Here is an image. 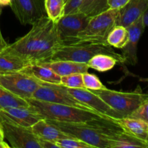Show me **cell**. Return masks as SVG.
<instances>
[{
	"mask_svg": "<svg viewBox=\"0 0 148 148\" xmlns=\"http://www.w3.org/2000/svg\"><path fill=\"white\" fill-rule=\"evenodd\" d=\"M43 83L23 71L0 75V86L25 100L31 98Z\"/></svg>",
	"mask_w": 148,
	"mask_h": 148,
	"instance_id": "cell-7",
	"label": "cell"
},
{
	"mask_svg": "<svg viewBox=\"0 0 148 148\" xmlns=\"http://www.w3.org/2000/svg\"><path fill=\"white\" fill-rule=\"evenodd\" d=\"M0 141L4 142V135H3V132H2V130H1V126H0Z\"/></svg>",
	"mask_w": 148,
	"mask_h": 148,
	"instance_id": "cell-37",
	"label": "cell"
},
{
	"mask_svg": "<svg viewBox=\"0 0 148 148\" xmlns=\"http://www.w3.org/2000/svg\"><path fill=\"white\" fill-rule=\"evenodd\" d=\"M90 91L103 100L122 117L130 116L148 98V94L143 93L140 86H137L132 92H121L107 88Z\"/></svg>",
	"mask_w": 148,
	"mask_h": 148,
	"instance_id": "cell-5",
	"label": "cell"
},
{
	"mask_svg": "<svg viewBox=\"0 0 148 148\" xmlns=\"http://www.w3.org/2000/svg\"><path fill=\"white\" fill-rule=\"evenodd\" d=\"M10 147V145L7 144L5 142H1L0 141V148H9Z\"/></svg>",
	"mask_w": 148,
	"mask_h": 148,
	"instance_id": "cell-36",
	"label": "cell"
},
{
	"mask_svg": "<svg viewBox=\"0 0 148 148\" xmlns=\"http://www.w3.org/2000/svg\"><path fill=\"white\" fill-rule=\"evenodd\" d=\"M145 28V25L143 20V16L136 22L127 27L130 38L127 44L122 50V55L125 59V63L131 65H135L137 63V44Z\"/></svg>",
	"mask_w": 148,
	"mask_h": 148,
	"instance_id": "cell-15",
	"label": "cell"
},
{
	"mask_svg": "<svg viewBox=\"0 0 148 148\" xmlns=\"http://www.w3.org/2000/svg\"><path fill=\"white\" fill-rule=\"evenodd\" d=\"M44 7L46 16L56 24L64 15V0H44Z\"/></svg>",
	"mask_w": 148,
	"mask_h": 148,
	"instance_id": "cell-25",
	"label": "cell"
},
{
	"mask_svg": "<svg viewBox=\"0 0 148 148\" xmlns=\"http://www.w3.org/2000/svg\"><path fill=\"white\" fill-rule=\"evenodd\" d=\"M60 84L68 88H85L82 79V73H74L62 76Z\"/></svg>",
	"mask_w": 148,
	"mask_h": 148,
	"instance_id": "cell-27",
	"label": "cell"
},
{
	"mask_svg": "<svg viewBox=\"0 0 148 148\" xmlns=\"http://www.w3.org/2000/svg\"><path fill=\"white\" fill-rule=\"evenodd\" d=\"M130 117L138 119L148 124V98L130 116Z\"/></svg>",
	"mask_w": 148,
	"mask_h": 148,
	"instance_id": "cell-30",
	"label": "cell"
},
{
	"mask_svg": "<svg viewBox=\"0 0 148 148\" xmlns=\"http://www.w3.org/2000/svg\"><path fill=\"white\" fill-rule=\"evenodd\" d=\"M130 34L127 27L122 25H116L108 33L106 42L109 46L116 49H123L127 44Z\"/></svg>",
	"mask_w": 148,
	"mask_h": 148,
	"instance_id": "cell-23",
	"label": "cell"
},
{
	"mask_svg": "<svg viewBox=\"0 0 148 148\" xmlns=\"http://www.w3.org/2000/svg\"><path fill=\"white\" fill-rule=\"evenodd\" d=\"M84 86L86 89L90 90H98L106 88V87L101 82L99 78L93 74H90L88 72L82 73Z\"/></svg>",
	"mask_w": 148,
	"mask_h": 148,
	"instance_id": "cell-29",
	"label": "cell"
},
{
	"mask_svg": "<svg viewBox=\"0 0 148 148\" xmlns=\"http://www.w3.org/2000/svg\"><path fill=\"white\" fill-rule=\"evenodd\" d=\"M38 142L40 148H59L56 143L53 141L38 138Z\"/></svg>",
	"mask_w": 148,
	"mask_h": 148,
	"instance_id": "cell-33",
	"label": "cell"
},
{
	"mask_svg": "<svg viewBox=\"0 0 148 148\" xmlns=\"http://www.w3.org/2000/svg\"><path fill=\"white\" fill-rule=\"evenodd\" d=\"M68 92L79 102L89 107L90 109L98 114L109 118H123L116 111L108 106L99 96L94 94L86 88H68Z\"/></svg>",
	"mask_w": 148,
	"mask_h": 148,
	"instance_id": "cell-12",
	"label": "cell"
},
{
	"mask_svg": "<svg viewBox=\"0 0 148 148\" xmlns=\"http://www.w3.org/2000/svg\"><path fill=\"white\" fill-rule=\"evenodd\" d=\"M31 25L27 34L9 46L31 64L48 62L62 45L56 24L44 16Z\"/></svg>",
	"mask_w": 148,
	"mask_h": 148,
	"instance_id": "cell-1",
	"label": "cell"
},
{
	"mask_svg": "<svg viewBox=\"0 0 148 148\" xmlns=\"http://www.w3.org/2000/svg\"><path fill=\"white\" fill-rule=\"evenodd\" d=\"M116 121L124 131L148 144L147 123L130 116L116 119Z\"/></svg>",
	"mask_w": 148,
	"mask_h": 148,
	"instance_id": "cell-19",
	"label": "cell"
},
{
	"mask_svg": "<svg viewBox=\"0 0 148 148\" xmlns=\"http://www.w3.org/2000/svg\"><path fill=\"white\" fill-rule=\"evenodd\" d=\"M0 126L4 139L13 148H40L38 138L30 128L0 119Z\"/></svg>",
	"mask_w": 148,
	"mask_h": 148,
	"instance_id": "cell-9",
	"label": "cell"
},
{
	"mask_svg": "<svg viewBox=\"0 0 148 148\" xmlns=\"http://www.w3.org/2000/svg\"><path fill=\"white\" fill-rule=\"evenodd\" d=\"M11 0H0V4L1 6H10Z\"/></svg>",
	"mask_w": 148,
	"mask_h": 148,
	"instance_id": "cell-35",
	"label": "cell"
},
{
	"mask_svg": "<svg viewBox=\"0 0 148 148\" xmlns=\"http://www.w3.org/2000/svg\"><path fill=\"white\" fill-rule=\"evenodd\" d=\"M26 101L31 108L46 120L64 122L86 123L94 119L107 117L95 111H88L72 106L53 103L32 98H27Z\"/></svg>",
	"mask_w": 148,
	"mask_h": 148,
	"instance_id": "cell-2",
	"label": "cell"
},
{
	"mask_svg": "<svg viewBox=\"0 0 148 148\" xmlns=\"http://www.w3.org/2000/svg\"><path fill=\"white\" fill-rule=\"evenodd\" d=\"M98 53H106L117 59L119 64L125 63L122 54L118 53L112 46L106 43H79L61 45L49 61L69 60L79 63H88L90 59ZM48 61V62H49Z\"/></svg>",
	"mask_w": 148,
	"mask_h": 148,
	"instance_id": "cell-3",
	"label": "cell"
},
{
	"mask_svg": "<svg viewBox=\"0 0 148 148\" xmlns=\"http://www.w3.org/2000/svg\"><path fill=\"white\" fill-rule=\"evenodd\" d=\"M28 102L0 86V110L11 107H27Z\"/></svg>",
	"mask_w": 148,
	"mask_h": 148,
	"instance_id": "cell-24",
	"label": "cell"
},
{
	"mask_svg": "<svg viewBox=\"0 0 148 148\" xmlns=\"http://www.w3.org/2000/svg\"><path fill=\"white\" fill-rule=\"evenodd\" d=\"M30 130L38 138L53 142L60 139L72 137L62 132L45 119H42L37 121L30 127Z\"/></svg>",
	"mask_w": 148,
	"mask_h": 148,
	"instance_id": "cell-18",
	"label": "cell"
},
{
	"mask_svg": "<svg viewBox=\"0 0 148 148\" xmlns=\"http://www.w3.org/2000/svg\"><path fill=\"white\" fill-rule=\"evenodd\" d=\"M32 98L53 103L72 106L77 108L94 111L86 105L75 99L68 92L67 88L61 84L43 83L33 93Z\"/></svg>",
	"mask_w": 148,
	"mask_h": 148,
	"instance_id": "cell-8",
	"label": "cell"
},
{
	"mask_svg": "<svg viewBox=\"0 0 148 148\" xmlns=\"http://www.w3.org/2000/svg\"><path fill=\"white\" fill-rule=\"evenodd\" d=\"M48 121L66 134L90 145L94 148H111L110 140L87 123Z\"/></svg>",
	"mask_w": 148,
	"mask_h": 148,
	"instance_id": "cell-6",
	"label": "cell"
},
{
	"mask_svg": "<svg viewBox=\"0 0 148 148\" xmlns=\"http://www.w3.org/2000/svg\"><path fill=\"white\" fill-rule=\"evenodd\" d=\"M88 67L98 72H104L112 69L119 62L116 58L106 53H98L91 58L88 62Z\"/></svg>",
	"mask_w": 148,
	"mask_h": 148,
	"instance_id": "cell-22",
	"label": "cell"
},
{
	"mask_svg": "<svg viewBox=\"0 0 148 148\" xmlns=\"http://www.w3.org/2000/svg\"><path fill=\"white\" fill-rule=\"evenodd\" d=\"M148 7V0H130L119 10L116 25L129 27L143 15Z\"/></svg>",
	"mask_w": 148,
	"mask_h": 148,
	"instance_id": "cell-16",
	"label": "cell"
},
{
	"mask_svg": "<svg viewBox=\"0 0 148 148\" xmlns=\"http://www.w3.org/2000/svg\"><path fill=\"white\" fill-rule=\"evenodd\" d=\"M1 4H0V7H1ZM0 14H1V9H0Z\"/></svg>",
	"mask_w": 148,
	"mask_h": 148,
	"instance_id": "cell-38",
	"label": "cell"
},
{
	"mask_svg": "<svg viewBox=\"0 0 148 148\" xmlns=\"http://www.w3.org/2000/svg\"><path fill=\"white\" fill-rule=\"evenodd\" d=\"M90 17L84 13L77 12L64 14L56 23V30L62 45L70 44L87 26Z\"/></svg>",
	"mask_w": 148,
	"mask_h": 148,
	"instance_id": "cell-10",
	"label": "cell"
},
{
	"mask_svg": "<svg viewBox=\"0 0 148 148\" xmlns=\"http://www.w3.org/2000/svg\"><path fill=\"white\" fill-rule=\"evenodd\" d=\"M22 71L43 83L60 84L61 82V76L55 73L50 68L40 64H30Z\"/></svg>",
	"mask_w": 148,
	"mask_h": 148,
	"instance_id": "cell-20",
	"label": "cell"
},
{
	"mask_svg": "<svg viewBox=\"0 0 148 148\" xmlns=\"http://www.w3.org/2000/svg\"><path fill=\"white\" fill-rule=\"evenodd\" d=\"M119 10L108 9L90 17L86 27L78 33L70 44L79 43H106L107 36L117 25ZM68 45V44H67Z\"/></svg>",
	"mask_w": 148,
	"mask_h": 148,
	"instance_id": "cell-4",
	"label": "cell"
},
{
	"mask_svg": "<svg viewBox=\"0 0 148 148\" xmlns=\"http://www.w3.org/2000/svg\"><path fill=\"white\" fill-rule=\"evenodd\" d=\"M127 147L148 148V144L124 130L111 141V148Z\"/></svg>",
	"mask_w": 148,
	"mask_h": 148,
	"instance_id": "cell-21",
	"label": "cell"
},
{
	"mask_svg": "<svg viewBox=\"0 0 148 148\" xmlns=\"http://www.w3.org/2000/svg\"><path fill=\"white\" fill-rule=\"evenodd\" d=\"M1 72H0V75H1Z\"/></svg>",
	"mask_w": 148,
	"mask_h": 148,
	"instance_id": "cell-40",
	"label": "cell"
},
{
	"mask_svg": "<svg viewBox=\"0 0 148 148\" xmlns=\"http://www.w3.org/2000/svg\"><path fill=\"white\" fill-rule=\"evenodd\" d=\"M130 1V0H107L108 8L111 10H121Z\"/></svg>",
	"mask_w": 148,
	"mask_h": 148,
	"instance_id": "cell-32",
	"label": "cell"
},
{
	"mask_svg": "<svg viewBox=\"0 0 148 148\" xmlns=\"http://www.w3.org/2000/svg\"><path fill=\"white\" fill-rule=\"evenodd\" d=\"M64 1H65V2H66V0H64Z\"/></svg>",
	"mask_w": 148,
	"mask_h": 148,
	"instance_id": "cell-39",
	"label": "cell"
},
{
	"mask_svg": "<svg viewBox=\"0 0 148 148\" xmlns=\"http://www.w3.org/2000/svg\"><path fill=\"white\" fill-rule=\"evenodd\" d=\"M55 143L59 148H94L90 145L73 137L60 139Z\"/></svg>",
	"mask_w": 148,
	"mask_h": 148,
	"instance_id": "cell-28",
	"label": "cell"
},
{
	"mask_svg": "<svg viewBox=\"0 0 148 148\" xmlns=\"http://www.w3.org/2000/svg\"><path fill=\"white\" fill-rule=\"evenodd\" d=\"M30 62L11 49L0 30V72L1 74L22 71Z\"/></svg>",
	"mask_w": 148,
	"mask_h": 148,
	"instance_id": "cell-14",
	"label": "cell"
},
{
	"mask_svg": "<svg viewBox=\"0 0 148 148\" xmlns=\"http://www.w3.org/2000/svg\"><path fill=\"white\" fill-rule=\"evenodd\" d=\"M108 9L107 0H84L78 12L92 17Z\"/></svg>",
	"mask_w": 148,
	"mask_h": 148,
	"instance_id": "cell-26",
	"label": "cell"
},
{
	"mask_svg": "<svg viewBox=\"0 0 148 148\" xmlns=\"http://www.w3.org/2000/svg\"><path fill=\"white\" fill-rule=\"evenodd\" d=\"M0 119L22 127L30 128L43 117L28 106L27 107H11L0 110Z\"/></svg>",
	"mask_w": 148,
	"mask_h": 148,
	"instance_id": "cell-13",
	"label": "cell"
},
{
	"mask_svg": "<svg viewBox=\"0 0 148 148\" xmlns=\"http://www.w3.org/2000/svg\"><path fill=\"white\" fill-rule=\"evenodd\" d=\"M84 0H66L65 2L64 14L77 12Z\"/></svg>",
	"mask_w": 148,
	"mask_h": 148,
	"instance_id": "cell-31",
	"label": "cell"
},
{
	"mask_svg": "<svg viewBox=\"0 0 148 148\" xmlns=\"http://www.w3.org/2000/svg\"><path fill=\"white\" fill-rule=\"evenodd\" d=\"M38 64L50 68L61 77L74 73H84L88 72L90 69L87 63H79L69 60L49 61Z\"/></svg>",
	"mask_w": 148,
	"mask_h": 148,
	"instance_id": "cell-17",
	"label": "cell"
},
{
	"mask_svg": "<svg viewBox=\"0 0 148 148\" xmlns=\"http://www.w3.org/2000/svg\"><path fill=\"white\" fill-rule=\"evenodd\" d=\"M143 16L145 25V26H147L148 27V7L147 10H146V11L144 12Z\"/></svg>",
	"mask_w": 148,
	"mask_h": 148,
	"instance_id": "cell-34",
	"label": "cell"
},
{
	"mask_svg": "<svg viewBox=\"0 0 148 148\" xmlns=\"http://www.w3.org/2000/svg\"><path fill=\"white\" fill-rule=\"evenodd\" d=\"M10 6L22 25H32L46 16L44 0H11Z\"/></svg>",
	"mask_w": 148,
	"mask_h": 148,
	"instance_id": "cell-11",
	"label": "cell"
}]
</instances>
